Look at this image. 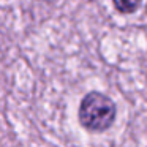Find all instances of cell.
I'll list each match as a JSON object with an SVG mask.
<instances>
[{
    "label": "cell",
    "instance_id": "6da1fadb",
    "mask_svg": "<svg viewBox=\"0 0 147 147\" xmlns=\"http://www.w3.org/2000/svg\"><path fill=\"white\" fill-rule=\"evenodd\" d=\"M115 105L109 96L100 92H90L79 106V122L90 131H105L114 123Z\"/></svg>",
    "mask_w": 147,
    "mask_h": 147
},
{
    "label": "cell",
    "instance_id": "7a4b0ae2",
    "mask_svg": "<svg viewBox=\"0 0 147 147\" xmlns=\"http://www.w3.org/2000/svg\"><path fill=\"white\" fill-rule=\"evenodd\" d=\"M115 10L125 14H131L139 8L141 0H112Z\"/></svg>",
    "mask_w": 147,
    "mask_h": 147
}]
</instances>
